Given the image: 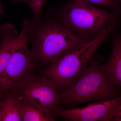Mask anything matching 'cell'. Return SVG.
Returning a JSON list of instances; mask_svg holds the SVG:
<instances>
[{
	"mask_svg": "<svg viewBox=\"0 0 121 121\" xmlns=\"http://www.w3.org/2000/svg\"><path fill=\"white\" fill-rule=\"evenodd\" d=\"M22 102L12 90L2 92L0 121H22Z\"/></svg>",
	"mask_w": 121,
	"mask_h": 121,
	"instance_id": "30bf717a",
	"label": "cell"
},
{
	"mask_svg": "<svg viewBox=\"0 0 121 121\" xmlns=\"http://www.w3.org/2000/svg\"><path fill=\"white\" fill-rule=\"evenodd\" d=\"M72 1L62 10L63 24L84 39L90 40L97 36L112 19L114 12H109L85 2Z\"/></svg>",
	"mask_w": 121,
	"mask_h": 121,
	"instance_id": "277c9868",
	"label": "cell"
},
{
	"mask_svg": "<svg viewBox=\"0 0 121 121\" xmlns=\"http://www.w3.org/2000/svg\"><path fill=\"white\" fill-rule=\"evenodd\" d=\"M115 1H116L117 4H118L119 5H120V7L121 9V0H115Z\"/></svg>",
	"mask_w": 121,
	"mask_h": 121,
	"instance_id": "2e32d148",
	"label": "cell"
},
{
	"mask_svg": "<svg viewBox=\"0 0 121 121\" xmlns=\"http://www.w3.org/2000/svg\"><path fill=\"white\" fill-rule=\"evenodd\" d=\"M121 103V96L99 101L82 108L65 109L59 106L51 114L70 121H112L115 109Z\"/></svg>",
	"mask_w": 121,
	"mask_h": 121,
	"instance_id": "52a82bcc",
	"label": "cell"
},
{
	"mask_svg": "<svg viewBox=\"0 0 121 121\" xmlns=\"http://www.w3.org/2000/svg\"><path fill=\"white\" fill-rule=\"evenodd\" d=\"M28 22L25 20L21 32L11 24L6 23L0 28V74L4 71L14 50L28 32Z\"/></svg>",
	"mask_w": 121,
	"mask_h": 121,
	"instance_id": "ba28073f",
	"label": "cell"
},
{
	"mask_svg": "<svg viewBox=\"0 0 121 121\" xmlns=\"http://www.w3.org/2000/svg\"><path fill=\"white\" fill-rule=\"evenodd\" d=\"M11 90L21 102L50 114L61 103L55 83L43 72L34 73L19 86Z\"/></svg>",
	"mask_w": 121,
	"mask_h": 121,
	"instance_id": "5b68a950",
	"label": "cell"
},
{
	"mask_svg": "<svg viewBox=\"0 0 121 121\" xmlns=\"http://www.w3.org/2000/svg\"><path fill=\"white\" fill-rule=\"evenodd\" d=\"M41 18L28 19V40L31 43V53L37 67L45 69L68 50L89 40L54 18Z\"/></svg>",
	"mask_w": 121,
	"mask_h": 121,
	"instance_id": "6da1fadb",
	"label": "cell"
},
{
	"mask_svg": "<svg viewBox=\"0 0 121 121\" xmlns=\"http://www.w3.org/2000/svg\"><path fill=\"white\" fill-rule=\"evenodd\" d=\"M103 60L102 57H94V54L82 75L73 85L60 92V106L71 108L82 103L121 96V88L111 82L102 69Z\"/></svg>",
	"mask_w": 121,
	"mask_h": 121,
	"instance_id": "3957f363",
	"label": "cell"
},
{
	"mask_svg": "<svg viewBox=\"0 0 121 121\" xmlns=\"http://www.w3.org/2000/svg\"><path fill=\"white\" fill-rule=\"evenodd\" d=\"M2 92L0 91V109L1 101V97H2Z\"/></svg>",
	"mask_w": 121,
	"mask_h": 121,
	"instance_id": "e0dca14e",
	"label": "cell"
},
{
	"mask_svg": "<svg viewBox=\"0 0 121 121\" xmlns=\"http://www.w3.org/2000/svg\"><path fill=\"white\" fill-rule=\"evenodd\" d=\"M87 3L90 4L101 5L110 8L114 11L118 7L115 0H74Z\"/></svg>",
	"mask_w": 121,
	"mask_h": 121,
	"instance_id": "4fadbf2b",
	"label": "cell"
},
{
	"mask_svg": "<svg viewBox=\"0 0 121 121\" xmlns=\"http://www.w3.org/2000/svg\"><path fill=\"white\" fill-rule=\"evenodd\" d=\"M46 0H12L14 4L24 2L27 3L31 9L34 20H38L42 17V10Z\"/></svg>",
	"mask_w": 121,
	"mask_h": 121,
	"instance_id": "7c38bea8",
	"label": "cell"
},
{
	"mask_svg": "<svg viewBox=\"0 0 121 121\" xmlns=\"http://www.w3.org/2000/svg\"><path fill=\"white\" fill-rule=\"evenodd\" d=\"M21 114L22 121H55L51 114L22 102Z\"/></svg>",
	"mask_w": 121,
	"mask_h": 121,
	"instance_id": "8fae6325",
	"label": "cell"
},
{
	"mask_svg": "<svg viewBox=\"0 0 121 121\" xmlns=\"http://www.w3.org/2000/svg\"><path fill=\"white\" fill-rule=\"evenodd\" d=\"M28 33L14 50L0 74V91L17 87L35 73L36 67L28 47Z\"/></svg>",
	"mask_w": 121,
	"mask_h": 121,
	"instance_id": "8992f818",
	"label": "cell"
},
{
	"mask_svg": "<svg viewBox=\"0 0 121 121\" xmlns=\"http://www.w3.org/2000/svg\"><path fill=\"white\" fill-rule=\"evenodd\" d=\"M118 21L114 17L99 35L68 50L43 69L42 72L55 83L59 93L73 85L84 73L99 45L117 28Z\"/></svg>",
	"mask_w": 121,
	"mask_h": 121,
	"instance_id": "7a4b0ae2",
	"label": "cell"
},
{
	"mask_svg": "<svg viewBox=\"0 0 121 121\" xmlns=\"http://www.w3.org/2000/svg\"><path fill=\"white\" fill-rule=\"evenodd\" d=\"M112 121H121V103L115 109Z\"/></svg>",
	"mask_w": 121,
	"mask_h": 121,
	"instance_id": "5bb4252c",
	"label": "cell"
},
{
	"mask_svg": "<svg viewBox=\"0 0 121 121\" xmlns=\"http://www.w3.org/2000/svg\"><path fill=\"white\" fill-rule=\"evenodd\" d=\"M4 11H3V9H2L1 4L0 2V16L4 15Z\"/></svg>",
	"mask_w": 121,
	"mask_h": 121,
	"instance_id": "9a60e30c",
	"label": "cell"
},
{
	"mask_svg": "<svg viewBox=\"0 0 121 121\" xmlns=\"http://www.w3.org/2000/svg\"><path fill=\"white\" fill-rule=\"evenodd\" d=\"M101 67L111 82L121 88V31L114 35L110 57Z\"/></svg>",
	"mask_w": 121,
	"mask_h": 121,
	"instance_id": "9c48e42d",
	"label": "cell"
}]
</instances>
